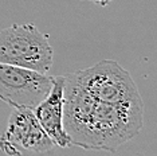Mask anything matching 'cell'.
<instances>
[{
  "instance_id": "obj_5",
  "label": "cell",
  "mask_w": 157,
  "mask_h": 156,
  "mask_svg": "<svg viewBox=\"0 0 157 156\" xmlns=\"http://www.w3.org/2000/svg\"><path fill=\"white\" fill-rule=\"evenodd\" d=\"M65 77H52V86L48 94L34 109L38 123L44 129L54 145L60 148L71 147V141L63 127V105H65Z\"/></svg>"
},
{
  "instance_id": "obj_2",
  "label": "cell",
  "mask_w": 157,
  "mask_h": 156,
  "mask_svg": "<svg viewBox=\"0 0 157 156\" xmlns=\"http://www.w3.org/2000/svg\"><path fill=\"white\" fill-rule=\"evenodd\" d=\"M52 55L47 35L33 23L11 24L0 31V63L48 73Z\"/></svg>"
},
{
  "instance_id": "obj_1",
  "label": "cell",
  "mask_w": 157,
  "mask_h": 156,
  "mask_svg": "<svg viewBox=\"0 0 157 156\" xmlns=\"http://www.w3.org/2000/svg\"><path fill=\"white\" fill-rule=\"evenodd\" d=\"M63 77V127L71 145L116 152L140 133L144 102L130 73L120 63L102 59Z\"/></svg>"
},
{
  "instance_id": "obj_4",
  "label": "cell",
  "mask_w": 157,
  "mask_h": 156,
  "mask_svg": "<svg viewBox=\"0 0 157 156\" xmlns=\"http://www.w3.org/2000/svg\"><path fill=\"white\" fill-rule=\"evenodd\" d=\"M52 148L54 143L38 123L33 109L13 108L0 136V150L10 156H20L22 151L46 154Z\"/></svg>"
},
{
  "instance_id": "obj_3",
  "label": "cell",
  "mask_w": 157,
  "mask_h": 156,
  "mask_svg": "<svg viewBox=\"0 0 157 156\" xmlns=\"http://www.w3.org/2000/svg\"><path fill=\"white\" fill-rule=\"evenodd\" d=\"M52 77L47 73L0 63V100L12 108L35 109L48 94Z\"/></svg>"
},
{
  "instance_id": "obj_6",
  "label": "cell",
  "mask_w": 157,
  "mask_h": 156,
  "mask_svg": "<svg viewBox=\"0 0 157 156\" xmlns=\"http://www.w3.org/2000/svg\"><path fill=\"white\" fill-rule=\"evenodd\" d=\"M87 2H93V3H95V4H98V6L105 7V6H108L112 0H87Z\"/></svg>"
}]
</instances>
